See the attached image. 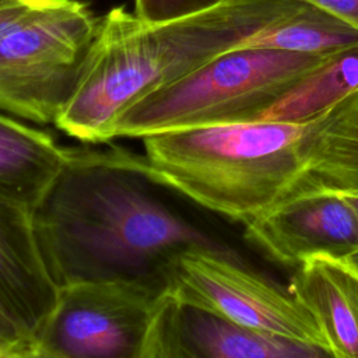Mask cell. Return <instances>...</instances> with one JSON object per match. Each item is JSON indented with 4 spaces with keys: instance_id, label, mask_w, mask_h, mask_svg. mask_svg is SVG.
Here are the masks:
<instances>
[{
    "instance_id": "1",
    "label": "cell",
    "mask_w": 358,
    "mask_h": 358,
    "mask_svg": "<svg viewBox=\"0 0 358 358\" xmlns=\"http://www.w3.org/2000/svg\"><path fill=\"white\" fill-rule=\"evenodd\" d=\"M145 157L120 147H66L63 166L32 211L56 285L145 281L169 285L178 257L227 250L166 203Z\"/></svg>"
},
{
    "instance_id": "2",
    "label": "cell",
    "mask_w": 358,
    "mask_h": 358,
    "mask_svg": "<svg viewBox=\"0 0 358 358\" xmlns=\"http://www.w3.org/2000/svg\"><path fill=\"white\" fill-rule=\"evenodd\" d=\"M305 4L221 0L200 13L154 24L123 7L112 8L99 18L78 83L53 124L85 144L116 138L117 120L131 105Z\"/></svg>"
},
{
    "instance_id": "3",
    "label": "cell",
    "mask_w": 358,
    "mask_h": 358,
    "mask_svg": "<svg viewBox=\"0 0 358 358\" xmlns=\"http://www.w3.org/2000/svg\"><path fill=\"white\" fill-rule=\"evenodd\" d=\"M306 122L246 120L141 138L152 178L246 225L282 200L302 173Z\"/></svg>"
},
{
    "instance_id": "4",
    "label": "cell",
    "mask_w": 358,
    "mask_h": 358,
    "mask_svg": "<svg viewBox=\"0 0 358 358\" xmlns=\"http://www.w3.org/2000/svg\"><path fill=\"white\" fill-rule=\"evenodd\" d=\"M338 53L231 49L126 109L117 120L116 137L144 138L197 126L259 120Z\"/></svg>"
},
{
    "instance_id": "5",
    "label": "cell",
    "mask_w": 358,
    "mask_h": 358,
    "mask_svg": "<svg viewBox=\"0 0 358 358\" xmlns=\"http://www.w3.org/2000/svg\"><path fill=\"white\" fill-rule=\"evenodd\" d=\"M99 18L78 0H43L0 35V110L55 123L70 99Z\"/></svg>"
},
{
    "instance_id": "6",
    "label": "cell",
    "mask_w": 358,
    "mask_h": 358,
    "mask_svg": "<svg viewBox=\"0 0 358 358\" xmlns=\"http://www.w3.org/2000/svg\"><path fill=\"white\" fill-rule=\"evenodd\" d=\"M169 285L112 280L59 288L34 358H147Z\"/></svg>"
},
{
    "instance_id": "7",
    "label": "cell",
    "mask_w": 358,
    "mask_h": 358,
    "mask_svg": "<svg viewBox=\"0 0 358 358\" xmlns=\"http://www.w3.org/2000/svg\"><path fill=\"white\" fill-rule=\"evenodd\" d=\"M169 291L180 302L320 348L330 357L316 320L288 288L245 267L229 250L194 248L183 252L171 271Z\"/></svg>"
},
{
    "instance_id": "8",
    "label": "cell",
    "mask_w": 358,
    "mask_h": 358,
    "mask_svg": "<svg viewBox=\"0 0 358 358\" xmlns=\"http://www.w3.org/2000/svg\"><path fill=\"white\" fill-rule=\"evenodd\" d=\"M243 235L274 263L298 267L312 255L358 250V217L336 192L298 189L248 222Z\"/></svg>"
},
{
    "instance_id": "9",
    "label": "cell",
    "mask_w": 358,
    "mask_h": 358,
    "mask_svg": "<svg viewBox=\"0 0 358 358\" xmlns=\"http://www.w3.org/2000/svg\"><path fill=\"white\" fill-rule=\"evenodd\" d=\"M320 348L250 329L180 302L171 291L151 334L148 358H315Z\"/></svg>"
},
{
    "instance_id": "10",
    "label": "cell",
    "mask_w": 358,
    "mask_h": 358,
    "mask_svg": "<svg viewBox=\"0 0 358 358\" xmlns=\"http://www.w3.org/2000/svg\"><path fill=\"white\" fill-rule=\"evenodd\" d=\"M59 298L42 257L32 211L0 197V306L35 341Z\"/></svg>"
},
{
    "instance_id": "11",
    "label": "cell",
    "mask_w": 358,
    "mask_h": 358,
    "mask_svg": "<svg viewBox=\"0 0 358 358\" xmlns=\"http://www.w3.org/2000/svg\"><path fill=\"white\" fill-rule=\"evenodd\" d=\"M288 291L316 320L330 357L358 358V273L343 257L308 256L296 267Z\"/></svg>"
},
{
    "instance_id": "12",
    "label": "cell",
    "mask_w": 358,
    "mask_h": 358,
    "mask_svg": "<svg viewBox=\"0 0 358 358\" xmlns=\"http://www.w3.org/2000/svg\"><path fill=\"white\" fill-rule=\"evenodd\" d=\"M303 122V166L291 192H358V85Z\"/></svg>"
},
{
    "instance_id": "13",
    "label": "cell",
    "mask_w": 358,
    "mask_h": 358,
    "mask_svg": "<svg viewBox=\"0 0 358 358\" xmlns=\"http://www.w3.org/2000/svg\"><path fill=\"white\" fill-rule=\"evenodd\" d=\"M66 158V147L45 130L0 110V197L34 211Z\"/></svg>"
},
{
    "instance_id": "14",
    "label": "cell",
    "mask_w": 358,
    "mask_h": 358,
    "mask_svg": "<svg viewBox=\"0 0 358 358\" xmlns=\"http://www.w3.org/2000/svg\"><path fill=\"white\" fill-rule=\"evenodd\" d=\"M358 46V29L306 3L294 14L253 34L236 48L302 53H338Z\"/></svg>"
},
{
    "instance_id": "15",
    "label": "cell",
    "mask_w": 358,
    "mask_h": 358,
    "mask_svg": "<svg viewBox=\"0 0 358 358\" xmlns=\"http://www.w3.org/2000/svg\"><path fill=\"white\" fill-rule=\"evenodd\" d=\"M358 85V46L336 55L329 63L303 80L259 120L303 122Z\"/></svg>"
},
{
    "instance_id": "16",
    "label": "cell",
    "mask_w": 358,
    "mask_h": 358,
    "mask_svg": "<svg viewBox=\"0 0 358 358\" xmlns=\"http://www.w3.org/2000/svg\"><path fill=\"white\" fill-rule=\"evenodd\" d=\"M221 0H134V15L143 22H165L207 10Z\"/></svg>"
},
{
    "instance_id": "17",
    "label": "cell",
    "mask_w": 358,
    "mask_h": 358,
    "mask_svg": "<svg viewBox=\"0 0 358 358\" xmlns=\"http://www.w3.org/2000/svg\"><path fill=\"white\" fill-rule=\"evenodd\" d=\"M35 341L0 306V358H34Z\"/></svg>"
},
{
    "instance_id": "18",
    "label": "cell",
    "mask_w": 358,
    "mask_h": 358,
    "mask_svg": "<svg viewBox=\"0 0 358 358\" xmlns=\"http://www.w3.org/2000/svg\"><path fill=\"white\" fill-rule=\"evenodd\" d=\"M358 29V0H303Z\"/></svg>"
},
{
    "instance_id": "19",
    "label": "cell",
    "mask_w": 358,
    "mask_h": 358,
    "mask_svg": "<svg viewBox=\"0 0 358 358\" xmlns=\"http://www.w3.org/2000/svg\"><path fill=\"white\" fill-rule=\"evenodd\" d=\"M43 0H7L0 4V35Z\"/></svg>"
},
{
    "instance_id": "20",
    "label": "cell",
    "mask_w": 358,
    "mask_h": 358,
    "mask_svg": "<svg viewBox=\"0 0 358 358\" xmlns=\"http://www.w3.org/2000/svg\"><path fill=\"white\" fill-rule=\"evenodd\" d=\"M341 196V199L350 206V208L358 217V192H336Z\"/></svg>"
},
{
    "instance_id": "21",
    "label": "cell",
    "mask_w": 358,
    "mask_h": 358,
    "mask_svg": "<svg viewBox=\"0 0 358 358\" xmlns=\"http://www.w3.org/2000/svg\"><path fill=\"white\" fill-rule=\"evenodd\" d=\"M343 259L358 273V250L350 253L348 256H345V257H343Z\"/></svg>"
},
{
    "instance_id": "22",
    "label": "cell",
    "mask_w": 358,
    "mask_h": 358,
    "mask_svg": "<svg viewBox=\"0 0 358 358\" xmlns=\"http://www.w3.org/2000/svg\"><path fill=\"white\" fill-rule=\"evenodd\" d=\"M4 1H7V0H0V4H1V3H4Z\"/></svg>"
}]
</instances>
